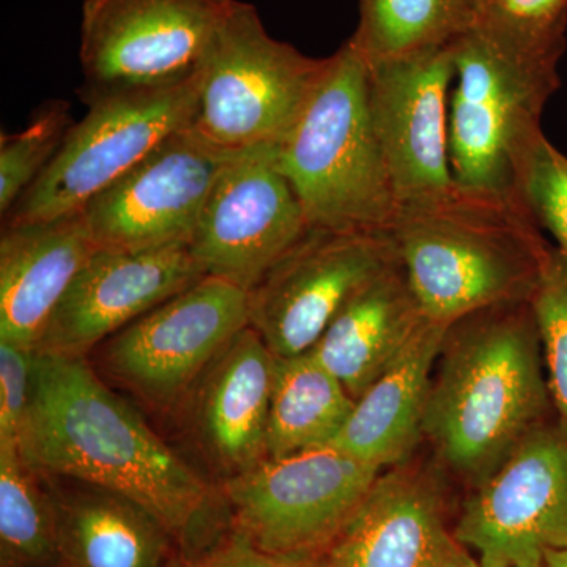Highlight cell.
<instances>
[{
  "label": "cell",
  "instance_id": "cell-1",
  "mask_svg": "<svg viewBox=\"0 0 567 567\" xmlns=\"http://www.w3.org/2000/svg\"><path fill=\"white\" fill-rule=\"evenodd\" d=\"M22 456L40 472L128 496L173 539L203 532L218 492L123 402L87 358L33 352Z\"/></svg>",
  "mask_w": 567,
  "mask_h": 567
},
{
  "label": "cell",
  "instance_id": "cell-2",
  "mask_svg": "<svg viewBox=\"0 0 567 567\" xmlns=\"http://www.w3.org/2000/svg\"><path fill=\"white\" fill-rule=\"evenodd\" d=\"M439 358L423 439L439 464L473 488L555 410L532 305L464 317L451 324Z\"/></svg>",
  "mask_w": 567,
  "mask_h": 567
},
{
  "label": "cell",
  "instance_id": "cell-3",
  "mask_svg": "<svg viewBox=\"0 0 567 567\" xmlns=\"http://www.w3.org/2000/svg\"><path fill=\"white\" fill-rule=\"evenodd\" d=\"M429 322L532 300L554 245L516 194L454 183L399 205L390 233Z\"/></svg>",
  "mask_w": 567,
  "mask_h": 567
},
{
  "label": "cell",
  "instance_id": "cell-4",
  "mask_svg": "<svg viewBox=\"0 0 567 567\" xmlns=\"http://www.w3.org/2000/svg\"><path fill=\"white\" fill-rule=\"evenodd\" d=\"M276 164L308 227L390 233L399 204L372 122L369 65L352 39L324 58Z\"/></svg>",
  "mask_w": 567,
  "mask_h": 567
},
{
  "label": "cell",
  "instance_id": "cell-5",
  "mask_svg": "<svg viewBox=\"0 0 567 567\" xmlns=\"http://www.w3.org/2000/svg\"><path fill=\"white\" fill-rule=\"evenodd\" d=\"M450 163L464 188L514 194L522 159L558 91V65L529 61L470 25L451 41Z\"/></svg>",
  "mask_w": 567,
  "mask_h": 567
},
{
  "label": "cell",
  "instance_id": "cell-6",
  "mask_svg": "<svg viewBox=\"0 0 567 567\" xmlns=\"http://www.w3.org/2000/svg\"><path fill=\"white\" fill-rule=\"evenodd\" d=\"M324 59L274 39L251 3L235 2L203 69L192 130L227 155L278 147L303 111Z\"/></svg>",
  "mask_w": 567,
  "mask_h": 567
},
{
  "label": "cell",
  "instance_id": "cell-7",
  "mask_svg": "<svg viewBox=\"0 0 567 567\" xmlns=\"http://www.w3.org/2000/svg\"><path fill=\"white\" fill-rule=\"evenodd\" d=\"M383 470L338 447L267 457L219 486L233 533L256 550L306 567L344 527Z\"/></svg>",
  "mask_w": 567,
  "mask_h": 567
},
{
  "label": "cell",
  "instance_id": "cell-8",
  "mask_svg": "<svg viewBox=\"0 0 567 567\" xmlns=\"http://www.w3.org/2000/svg\"><path fill=\"white\" fill-rule=\"evenodd\" d=\"M237 0H84L81 102L174 87L203 69Z\"/></svg>",
  "mask_w": 567,
  "mask_h": 567
},
{
  "label": "cell",
  "instance_id": "cell-9",
  "mask_svg": "<svg viewBox=\"0 0 567 567\" xmlns=\"http://www.w3.org/2000/svg\"><path fill=\"white\" fill-rule=\"evenodd\" d=\"M199 85L200 71L174 87L87 104L85 117L71 125L58 155L3 224L48 221L81 212L167 137L192 125Z\"/></svg>",
  "mask_w": 567,
  "mask_h": 567
},
{
  "label": "cell",
  "instance_id": "cell-10",
  "mask_svg": "<svg viewBox=\"0 0 567 567\" xmlns=\"http://www.w3.org/2000/svg\"><path fill=\"white\" fill-rule=\"evenodd\" d=\"M248 324V293L204 276L106 339L100 365L151 409L175 415L205 369Z\"/></svg>",
  "mask_w": 567,
  "mask_h": 567
},
{
  "label": "cell",
  "instance_id": "cell-11",
  "mask_svg": "<svg viewBox=\"0 0 567 567\" xmlns=\"http://www.w3.org/2000/svg\"><path fill=\"white\" fill-rule=\"evenodd\" d=\"M484 567H544L567 548V424L550 416L480 486L454 527Z\"/></svg>",
  "mask_w": 567,
  "mask_h": 567
},
{
  "label": "cell",
  "instance_id": "cell-12",
  "mask_svg": "<svg viewBox=\"0 0 567 567\" xmlns=\"http://www.w3.org/2000/svg\"><path fill=\"white\" fill-rule=\"evenodd\" d=\"M398 262L388 233L309 227L246 292L249 327L276 358L311 352L342 306Z\"/></svg>",
  "mask_w": 567,
  "mask_h": 567
},
{
  "label": "cell",
  "instance_id": "cell-13",
  "mask_svg": "<svg viewBox=\"0 0 567 567\" xmlns=\"http://www.w3.org/2000/svg\"><path fill=\"white\" fill-rule=\"evenodd\" d=\"M303 208L276 164V147L224 164L189 241L205 276L249 292L308 230Z\"/></svg>",
  "mask_w": 567,
  "mask_h": 567
},
{
  "label": "cell",
  "instance_id": "cell-14",
  "mask_svg": "<svg viewBox=\"0 0 567 567\" xmlns=\"http://www.w3.org/2000/svg\"><path fill=\"white\" fill-rule=\"evenodd\" d=\"M230 156L192 126L174 133L82 208L92 240L99 248L130 251L189 245Z\"/></svg>",
  "mask_w": 567,
  "mask_h": 567
},
{
  "label": "cell",
  "instance_id": "cell-15",
  "mask_svg": "<svg viewBox=\"0 0 567 567\" xmlns=\"http://www.w3.org/2000/svg\"><path fill=\"white\" fill-rule=\"evenodd\" d=\"M454 76L451 43L369 65V106L399 205L454 185L450 163Z\"/></svg>",
  "mask_w": 567,
  "mask_h": 567
},
{
  "label": "cell",
  "instance_id": "cell-16",
  "mask_svg": "<svg viewBox=\"0 0 567 567\" xmlns=\"http://www.w3.org/2000/svg\"><path fill=\"white\" fill-rule=\"evenodd\" d=\"M188 245L99 248L52 312L33 352L87 358L111 336L204 278Z\"/></svg>",
  "mask_w": 567,
  "mask_h": 567
},
{
  "label": "cell",
  "instance_id": "cell-17",
  "mask_svg": "<svg viewBox=\"0 0 567 567\" xmlns=\"http://www.w3.org/2000/svg\"><path fill=\"white\" fill-rule=\"evenodd\" d=\"M468 555L447 528L439 472L409 458L380 473L344 527L306 567H461Z\"/></svg>",
  "mask_w": 567,
  "mask_h": 567
},
{
  "label": "cell",
  "instance_id": "cell-18",
  "mask_svg": "<svg viewBox=\"0 0 567 567\" xmlns=\"http://www.w3.org/2000/svg\"><path fill=\"white\" fill-rule=\"evenodd\" d=\"M275 365V354L248 324L205 369L175 412L221 483L268 457Z\"/></svg>",
  "mask_w": 567,
  "mask_h": 567
},
{
  "label": "cell",
  "instance_id": "cell-19",
  "mask_svg": "<svg viewBox=\"0 0 567 567\" xmlns=\"http://www.w3.org/2000/svg\"><path fill=\"white\" fill-rule=\"evenodd\" d=\"M99 249L82 213L3 224L0 238V341L35 350L52 312Z\"/></svg>",
  "mask_w": 567,
  "mask_h": 567
},
{
  "label": "cell",
  "instance_id": "cell-20",
  "mask_svg": "<svg viewBox=\"0 0 567 567\" xmlns=\"http://www.w3.org/2000/svg\"><path fill=\"white\" fill-rule=\"evenodd\" d=\"M427 322L398 262L342 306L311 352L357 401Z\"/></svg>",
  "mask_w": 567,
  "mask_h": 567
},
{
  "label": "cell",
  "instance_id": "cell-21",
  "mask_svg": "<svg viewBox=\"0 0 567 567\" xmlns=\"http://www.w3.org/2000/svg\"><path fill=\"white\" fill-rule=\"evenodd\" d=\"M450 327L427 322L404 352L354 401L333 447L385 470L409 461L423 440L432 371Z\"/></svg>",
  "mask_w": 567,
  "mask_h": 567
},
{
  "label": "cell",
  "instance_id": "cell-22",
  "mask_svg": "<svg viewBox=\"0 0 567 567\" xmlns=\"http://www.w3.org/2000/svg\"><path fill=\"white\" fill-rule=\"evenodd\" d=\"M62 567H164L171 533L128 496L48 475Z\"/></svg>",
  "mask_w": 567,
  "mask_h": 567
},
{
  "label": "cell",
  "instance_id": "cell-23",
  "mask_svg": "<svg viewBox=\"0 0 567 567\" xmlns=\"http://www.w3.org/2000/svg\"><path fill=\"white\" fill-rule=\"evenodd\" d=\"M354 399L312 352L276 358L268 457L331 446L352 415Z\"/></svg>",
  "mask_w": 567,
  "mask_h": 567
},
{
  "label": "cell",
  "instance_id": "cell-24",
  "mask_svg": "<svg viewBox=\"0 0 567 567\" xmlns=\"http://www.w3.org/2000/svg\"><path fill=\"white\" fill-rule=\"evenodd\" d=\"M2 567H62L58 518L44 473L20 446H0Z\"/></svg>",
  "mask_w": 567,
  "mask_h": 567
},
{
  "label": "cell",
  "instance_id": "cell-25",
  "mask_svg": "<svg viewBox=\"0 0 567 567\" xmlns=\"http://www.w3.org/2000/svg\"><path fill=\"white\" fill-rule=\"evenodd\" d=\"M470 24L465 0H360L350 39L372 65L446 47Z\"/></svg>",
  "mask_w": 567,
  "mask_h": 567
},
{
  "label": "cell",
  "instance_id": "cell-26",
  "mask_svg": "<svg viewBox=\"0 0 567 567\" xmlns=\"http://www.w3.org/2000/svg\"><path fill=\"white\" fill-rule=\"evenodd\" d=\"M470 25L522 58L558 65L566 50L567 0H480Z\"/></svg>",
  "mask_w": 567,
  "mask_h": 567
},
{
  "label": "cell",
  "instance_id": "cell-27",
  "mask_svg": "<svg viewBox=\"0 0 567 567\" xmlns=\"http://www.w3.org/2000/svg\"><path fill=\"white\" fill-rule=\"evenodd\" d=\"M70 103L50 100L33 112L31 122L0 141V212L9 215L18 199L28 192L58 155L71 128Z\"/></svg>",
  "mask_w": 567,
  "mask_h": 567
},
{
  "label": "cell",
  "instance_id": "cell-28",
  "mask_svg": "<svg viewBox=\"0 0 567 567\" xmlns=\"http://www.w3.org/2000/svg\"><path fill=\"white\" fill-rule=\"evenodd\" d=\"M547 385L555 412L567 424V254L551 249L532 300Z\"/></svg>",
  "mask_w": 567,
  "mask_h": 567
},
{
  "label": "cell",
  "instance_id": "cell-29",
  "mask_svg": "<svg viewBox=\"0 0 567 567\" xmlns=\"http://www.w3.org/2000/svg\"><path fill=\"white\" fill-rule=\"evenodd\" d=\"M514 194L524 203L540 229L567 254V156L546 134L529 147L518 166Z\"/></svg>",
  "mask_w": 567,
  "mask_h": 567
},
{
  "label": "cell",
  "instance_id": "cell-30",
  "mask_svg": "<svg viewBox=\"0 0 567 567\" xmlns=\"http://www.w3.org/2000/svg\"><path fill=\"white\" fill-rule=\"evenodd\" d=\"M32 350L0 341V446L18 445L32 388Z\"/></svg>",
  "mask_w": 567,
  "mask_h": 567
},
{
  "label": "cell",
  "instance_id": "cell-31",
  "mask_svg": "<svg viewBox=\"0 0 567 567\" xmlns=\"http://www.w3.org/2000/svg\"><path fill=\"white\" fill-rule=\"evenodd\" d=\"M164 567H300L268 557L256 550L244 537L230 535L216 546L205 547L192 557L178 559L177 563Z\"/></svg>",
  "mask_w": 567,
  "mask_h": 567
},
{
  "label": "cell",
  "instance_id": "cell-32",
  "mask_svg": "<svg viewBox=\"0 0 567 567\" xmlns=\"http://www.w3.org/2000/svg\"><path fill=\"white\" fill-rule=\"evenodd\" d=\"M544 567H567V548L547 554Z\"/></svg>",
  "mask_w": 567,
  "mask_h": 567
},
{
  "label": "cell",
  "instance_id": "cell-33",
  "mask_svg": "<svg viewBox=\"0 0 567 567\" xmlns=\"http://www.w3.org/2000/svg\"><path fill=\"white\" fill-rule=\"evenodd\" d=\"M461 567H484V566H481L480 563H477V559L476 558H473V557H466L465 561L462 563V566Z\"/></svg>",
  "mask_w": 567,
  "mask_h": 567
},
{
  "label": "cell",
  "instance_id": "cell-34",
  "mask_svg": "<svg viewBox=\"0 0 567 567\" xmlns=\"http://www.w3.org/2000/svg\"><path fill=\"white\" fill-rule=\"evenodd\" d=\"M477 2H480V0H465L466 6H468L470 11H472V17L473 11H475V7L477 6Z\"/></svg>",
  "mask_w": 567,
  "mask_h": 567
}]
</instances>
